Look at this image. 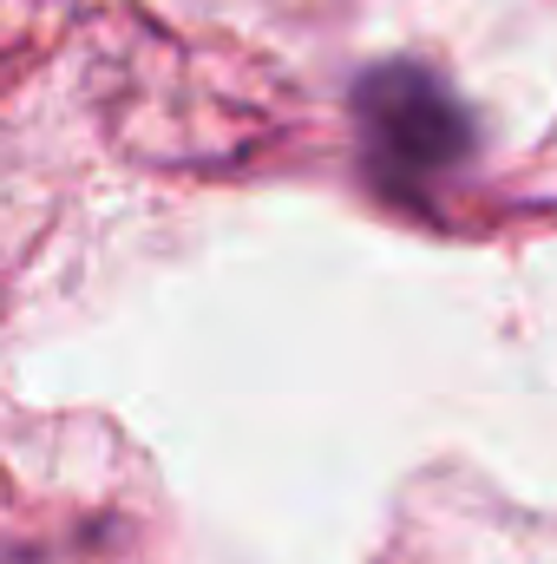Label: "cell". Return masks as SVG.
<instances>
[{
    "mask_svg": "<svg viewBox=\"0 0 557 564\" xmlns=\"http://www.w3.org/2000/svg\"><path fill=\"white\" fill-rule=\"evenodd\" d=\"M354 112H361V151H368V164H374V177L387 191L446 177L472 151V119L419 66L368 73L361 93H354Z\"/></svg>",
    "mask_w": 557,
    "mask_h": 564,
    "instance_id": "obj_1",
    "label": "cell"
}]
</instances>
